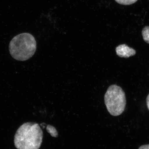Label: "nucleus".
<instances>
[{
	"instance_id": "f257e3e1",
	"label": "nucleus",
	"mask_w": 149,
	"mask_h": 149,
	"mask_svg": "<svg viewBox=\"0 0 149 149\" xmlns=\"http://www.w3.org/2000/svg\"><path fill=\"white\" fill-rule=\"evenodd\" d=\"M43 138L42 130L38 123L27 122L17 130L14 141L17 149H39Z\"/></svg>"
},
{
	"instance_id": "f03ea898",
	"label": "nucleus",
	"mask_w": 149,
	"mask_h": 149,
	"mask_svg": "<svg viewBox=\"0 0 149 149\" xmlns=\"http://www.w3.org/2000/svg\"><path fill=\"white\" fill-rule=\"evenodd\" d=\"M9 48L11 55L14 58L25 61L34 55L37 49V42L31 34L21 33L13 37Z\"/></svg>"
},
{
	"instance_id": "7ed1b4c3",
	"label": "nucleus",
	"mask_w": 149,
	"mask_h": 149,
	"mask_svg": "<svg viewBox=\"0 0 149 149\" xmlns=\"http://www.w3.org/2000/svg\"><path fill=\"white\" fill-rule=\"evenodd\" d=\"M104 102L108 111L113 116H118L125 110L126 104L125 93L117 85L109 86L104 96Z\"/></svg>"
},
{
	"instance_id": "20e7f679",
	"label": "nucleus",
	"mask_w": 149,
	"mask_h": 149,
	"mask_svg": "<svg viewBox=\"0 0 149 149\" xmlns=\"http://www.w3.org/2000/svg\"><path fill=\"white\" fill-rule=\"evenodd\" d=\"M116 54L121 58H128L131 56L135 55L136 51L135 49L129 47L125 44L120 45L118 46L116 49Z\"/></svg>"
},
{
	"instance_id": "39448f33",
	"label": "nucleus",
	"mask_w": 149,
	"mask_h": 149,
	"mask_svg": "<svg viewBox=\"0 0 149 149\" xmlns=\"http://www.w3.org/2000/svg\"><path fill=\"white\" fill-rule=\"evenodd\" d=\"M142 35L143 40L149 44V27H144L142 30Z\"/></svg>"
},
{
	"instance_id": "423d86ee",
	"label": "nucleus",
	"mask_w": 149,
	"mask_h": 149,
	"mask_svg": "<svg viewBox=\"0 0 149 149\" xmlns=\"http://www.w3.org/2000/svg\"><path fill=\"white\" fill-rule=\"evenodd\" d=\"M47 130L53 137H56L58 136L57 131L56 128L51 125H47Z\"/></svg>"
},
{
	"instance_id": "0eeeda50",
	"label": "nucleus",
	"mask_w": 149,
	"mask_h": 149,
	"mask_svg": "<svg viewBox=\"0 0 149 149\" xmlns=\"http://www.w3.org/2000/svg\"><path fill=\"white\" fill-rule=\"evenodd\" d=\"M138 0H115L116 2L123 5H129L136 3Z\"/></svg>"
},
{
	"instance_id": "6e6552de",
	"label": "nucleus",
	"mask_w": 149,
	"mask_h": 149,
	"mask_svg": "<svg viewBox=\"0 0 149 149\" xmlns=\"http://www.w3.org/2000/svg\"><path fill=\"white\" fill-rule=\"evenodd\" d=\"M139 149H149V145L141 146L139 148Z\"/></svg>"
},
{
	"instance_id": "1a4fd4ad",
	"label": "nucleus",
	"mask_w": 149,
	"mask_h": 149,
	"mask_svg": "<svg viewBox=\"0 0 149 149\" xmlns=\"http://www.w3.org/2000/svg\"><path fill=\"white\" fill-rule=\"evenodd\" d=\"M146 102L147 107H148V109L149 110V94L148 97H147Z\"/></svg>"
}]
</instances>
